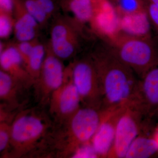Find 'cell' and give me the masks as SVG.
<instances>
[{
  "instance_id": "13",
  "label": "cell",
  "mask_w": 158,
  "mask_h": 158,
  "mask_svg": "<svg viewBox=\"0 0 158 158\" xmlns=\"http://www.w3.org/2000/svg\"><path fill=\"white\" fill-rule=\"evenodd\" d=\"M53 106L55 112L63 117L71 116L80 109L82 102L78 91L71 79L66 67L65 82L54 92Z\"/></svg>"
},
{
  "instance_id": "7",
  "label": "cell",
  "mask_w": 158,
  "mask_h": 158,
  "mask_svg": "<svg viewBox=\"0 0 158 158\" xmlns=\"http://www.w3.org/2000/svg\"><path fill=\"white\" fill-rule=\"evenodd\" d=\"M93 15L90 31L102 41L109 42L120 32L119 17L111 0H91Z\"/></svg>"
},
{
  "instance_id": "10",
  "label": "cell",
  "mask_w": 158,
  "mask_h": 158,
  "mask_svg": "<svg viewBox=\"0 0 158 158\" xmlns=\"http://www.w3.org/2000/svg\"><path fill=\"white\" fill-rule=\"evenodd\" d=\"M0 67L1 70L9 74L22 86H27L35 83L28 72L21 57L13 42H1Z\"/></svg>"
},
{
  "instance_id": "23",
  "label": "cell",
  "mask_w": 158,
  "mask_h": 158,
  "mask_svg": "<svg viewBox=\"0 0 158 158\" xmlns=\"http://www.w3.org/2000/svg\"><path fill=\"white\" fill-rule=\"evenodd\" d=\"M38 40L39 39L37 38L32 40L23 41H15L13 42L25 66L28 59Z\"/></svg>"
},
{
  "instance_id": "22",
  "label": "cell",
  "mask_w": 158,
  "mask_h": 158,
  "mask_svg": "<svg viewBox=\"0 0 158 158\" xmlns=\"http://www.w3.org/2000/svg\"><path fill=\"white\" fill-rule=\"evenodd\" d=\"M15 24L14 15L0 13V38L1 40L9 39L13 34Z\"/></svg>"
},
{
  "instance_id": "14",
  "label": "cell",
  "mask_w": 158,
  "mask_h": 158,
  "mask_svg": "<svg viewBox=\"0 0 158 158\" xmlns=\"http://www.w3.org/2000/svg\"><path fill=\"white\" fill-rule=\"evenodd\" d=\"M15 41H23L38 38L41 28L26 8L23 0H13Z\"/></svg>"
},
{
  "instance_id": "28",
  "label": "cell",
  "mask_w": 158,
  "mask_h": 158,
  "mask_svg": "<svg viewBox=\"0 0 158 158\" xmlns=\"http://www.w3.org/2000/svg\"><path fill=\"white\" fill-rule=\"evenodd\" d=\"M151 3L158 7V0H148Z\"/></svg>"
},
{
  "instance_id": "19",
  "label": "cell",
  "mask_w": 158,
  "mask_h": 158,
  "mask_svg": "<svg viewBox=\"0 0 158 158\" xmlns=\"http://www.w3.org/2000/svg\"><path fill=\"white\" fill-rule=\"evenodd\" d=\"M119 17L146 11L145 0H111Z\"/></svg>"
},
{
  "instance_id": "18",
  "label": "cell",
  "mask_w": 158,
  "mask_h": 158,
  "mask_svg": "<svg viewBox=\"0 0 158 158\" xmlns=\"http://www.w3.org/2000/svg\"><path fill=\"white\" fill-rule=\"evenodd\" d=\"M46 53V44L40 42L39 40L34 46L26 64V69L34 79L35 83L39 78L45 59Z\"/></svg>"
},
{
  "instance_id": "16",
  "label": "cell",
  "mask_w": 158,
  "mask_h": 158,
  "mask_svg": "<svg viewBox=\"0 0 158 158\" xmlns=\"http://www.w3.org/2000/svg\"><path fill=\"white\" fill-rule=\"evenodd\" d=\"M145 126L128 149L125 158H148L158 155V143L153 135L146 133Z\"/></svg>"
},
{
  "instance_id": "27",
  "label": "cell",
  "mask_w": 158,
  "mask_h": 158,
  "mask_svg": "<svg viewBox=\"0 0 158 158\" xmlns=\"http://www.w3.org/2000/svg\"><path fill=\"white\" fill-rule=\"evenodd\" d=\"M11 141V127L5 123H1L0 127V152H2L8 147Z\"/></svg>"
},
{
  "instance_id": "3",
  "label": "cell",
  "mask_w": 158,
  "mask_h": 158,
  "mask_svg": "<svg viewBox=\"0 0 158 158\" xmlns=\"http://www.w3.org/2000/svg\"><path fill=\"white\" fill-rule=\"evenodd\" d=\"M53 19L47 44L53 53L63 61L71 59L81 48L83 30L65 15L59 13Z\"/></svg>"
},
{
  "instance_id": "11",
  "label": "cell",
  "mask_w": 158,
  "mask_h": 158,
  "mask_svg": "<svg viewBox=\"0 0 158 158\" xmlns=\"http://www.w3.org/2000/svg\"><path fill=\"white\" fill-rule=\"evenodd\" d=\"M123 108L103 111L101 122L90 141L100 157L110 156L114 144L116 122Z\"/></svg>"
},
{
  "instance_id": "6",
  "label": "cell",
  "mask_w": 158,
  "mask_h": 158,
  "mask_svg": "<svg viewBox=\"0 0 158 158\" xmlns=\"http://www.w3.org/2000/svg\"><path fill=\"white\" fill-rule=\"evenodd\" d=\"M103 114L101 109L85 106L69 118V142L73 152L81 145L90 142Z\"/></svg>"
},
{
  "instance_id": "20",
  "label": "cell",
  "mask_w": 158,
  "mask_h": 158,
  "mask_svg": "<svg viewBox=\"0 0 158 158\" xmlns=\"http://www.w3.org/2000/svg\"><path fill=\"white\" fill-rule=\"evenodd\" d=\"M13 78L4 71L0 70V98L1 100L11 98L14 95L15 90L20 86Z\"/></svg>"
},
{
  "instance_id": "24",
  "label": "cell",
  "mask_w": 158,
  "mask_h": 158,
  "mask_svg": "<svg viewBox=\"0 0 158 158\" xmlns=\"http://www.w3.org/2000/svg\"><path fill=\"white\" fill-rule=\"evenodd\" d=\"M44 10L50 18L53 19L60 11L56 0H34Z\"/></svg>"
},
{
  "instance_id": "21",
  "label": "cell",
  "mask_w": 158,
  "mask_h": 158,
  "mask_svg": "<svg viewBox=\"0 0 158 158\" xmlns=\"http://www.w3.org/2000/svg\"><path fill=\"white\" fill-rule=\"evenodd\" d=\"M30 14L36 20L41 29L46 27L51 19L42 8L34 0H23Z\"/></svg>"
},
{
  "instance_id": "25",
  "label": "cell",
  "mask_w": 158,
  "mask_h": 158,
  "mask_svg": "<svg viewBox=\"0 0 158 158\" xmlns=\"http://www.w3.org/2000/svg\"><path fill=\"white\" fill-rule=\"evenodd\" d=\"M146 11L152 28L155 32L158 40V7L149 2L145 0Z\"/></svg>"
},
{
  "instance_id": "9",
  "label": "cell",
  "mask_w": 158,
  "mask_h": 158,
  "mask_svg": "<svg viewBox=\"0 0 158 158\" xmlns=\"http://www.w3.org/2000/svg\"><path fill=\"white\" fill-rule=\"evenodd\" d=\"M135 105L147 118L158 110V63L140 79Z\"/></svg>"
},
{
  "instance_id": "8",
  "label": "cell",
  "mask_w": 158,
  "mask_h": 158,
  "mask_svg": "<svg viewBox=\"0 0 158 158\" xmlns=\"http://www.w3.org/2000/svg\"><path fill=\"white\" fill-rule=\"evenodd\" d=\"M39 116L23 114L15 119L11 127V142L15 148H27L44 134L46 126Z\"/></svg>"
},
{
  "instance_id": "4",
  "label": "cell",
  "mask_w": 158,
  "mask_h": 158,
  "mask_svg": "<svg viewBox=\"0 0 158 158\" xmlns=\"http://www.w3.org/2000/svg\"><path fill=\"white\" fill-rule=\"evenodd\" d=\"M67 68L82 102L85 106L102 109L99 82L95 65L90 56L75 60Z\"/></svg>"
},
{
  "instance_id": "29",
  "label": "cell",
  "mask_w": 158,
  "mask_h": 158,
  "mask_svg": "<svg viewBox=\"0 0 158 158\" xmlns=\"http://www.w3.org/2000/svg\"><path fill=\"white\" fill-rule=\"evenodd\" d=\"M156 118L158 119V110L156 112V113H155L154 115H153V116L152 118Z\"/></svg>"
},
{
  "instance_id": "17",
  "label": "cell",
  "mask_w": 158,
  "mask_h": 158,
  "mask_svg": "<svg viewBox=\"0 0 158 158\" xmlns=\"http://www.w3.org/2000/svg\"><path fill=\"white\" fill-rule=\"evenodd\" d=\"M121 32L132 36L152 37V28L147 11L119 17Z\"/></svg>"
},
{
  "instance_id": "1",
  "label": "cell",
  "mask_w": 158,
  "mask_h": 158,
  "mask_svg": "<svg viewBox=\"0 0 158 158\" xmlns=\"http://www.w3.org/2000/svg\"><path fill=\"white\" fill-rule=\"evenodd\" d=\"M89 56L98 76L102 110H115L135 104L140 79L118 59L110 44L102 41Z\"/></svg>"
},
{
  "instance_id": "15",
  "label": "cell",
  "mask_w": 158,
  "mask_h": 158,
  "mask_svg": "<svg viewBox=\"0 0 158 158\" xmlns=\"http://www.w3.org/2000/svg\"><path fill=\"white\" fill-rule=\"evenodd\" d=\"M60 10L80 27L89 25L93 15L91 0H56Z\"/></svg>"
},
{
  "instance_id": "12",
  "label": "cell",
  "mask_w": 158,
  "mask_h": 158,
  "mask_svg": "<svg viewBox=\"0 0 158 158\" xmlns=\"http://www.w3.org/2000/svg\"><path fill=\"white\" fill-rule=\"evenodd\" d=\"M46 53L39 78L38 83L46 91H53L59 89L65 82L66 67L63 60L57 57L46 44Z\"/></svg>"
},
{
  "instance_id": "2",
  "label": "cell",
  "mask_w": 158,
  "mask_h": 158,
  "mask_svg": "<svg viewBox=\"0 0 158 158\" xmlns=\"http://www.w3.org/2000/svg\"><path fill=\"white\" fill-rule=\"evenodd\" d=\"M107 43L139 79L158 63V46L152 37L132 36L120 31Z\"/></svg>"
},
{
  "instance_id": "5",
  "label": "cell",
  "mask_w": 158,
  "mask_h": 158,
  "mask_svg": "<svg viewBox=\"0 0 158 158\" xmlns=\"http://www.w3.org/2000/svg\"><path fill=\"white\" fill-rule=\"evenodd\" d=\"M147 118L135 104L121 109L116 122L115 139L109 157L123 158L141 133Z\"/></svg>"
},
{
  "instance_id": "26",
  "label": "cell",
  "mask_w": 158,
  "mask_h": 158,
  "mask_svg": "<svg viewBox=\"0 0 158 158\" xmlns=\"http://www.w3.org/2000/svg\"><path fill=\"white\" fill-rule=\"evenodd\" d=\"M73 158H97V154L90 142L81 145L74 152Z\"/></svg>"
}]
</instances>
